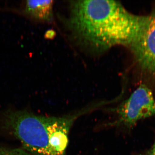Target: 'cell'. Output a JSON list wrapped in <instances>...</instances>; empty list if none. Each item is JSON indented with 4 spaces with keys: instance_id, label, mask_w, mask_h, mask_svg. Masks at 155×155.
<instances>
[{
    "instance_id": "6",
    "label": "cell",
    "mask_w": 155,
    "mask_h": 155,
    "mask_svg": "<svg viewBox=\"0 0 155 155\" xmlns=\"http://www.w3.org/2000/svg\"><path fill=\"white\" fill-rule=\"evenodd\" d=\"M141 155H155V141L151 147Z\"/></svg>"
},
{
    "instance_id": "7",
    "label": "cell",
    "mask_w": 155,
    "mask_h": 155,
    "mask_svg": "<svg viewBox=\"0 0 155 155\" xmlns=\"http://www.w3.org/2000/svg\"><path fill=\"white\" fill-rule=\"evenodd\" d=\"M0 155H20L17 154V153H0Z\"/></svg>"
},
{
    "instance_id": "1",
    "label": "cell",
    "mask_w": 155,
    "mask_h": 155,
    "mask_svg": "<svg viewBox=\"0 0 155 155\" xmlns=\"http://www.w3.org/2000/svg\"><path fill=\"white\" fill-rule=\"evenodd\" d=\"M144 18L130 14L116 1H76L70 4L68 22L80 42L104 51L116 45L130 46L141 30Z\"/></svg>"
},
{
    "instance_id": "3",
    "label": "cell",
    "mask_w": 155,
    "mask_h": 155,
    "mask_svg": "<svg viewBox=\"0 0 155 155\" xmlns=\"http://www.w3.org/2000/svg\"><path fill=\"white\" fill-rule=\"evenodd\" d=\"M113 111L116 119L111 125L132 128L140 120L155 116V99L152 91L145 84H140Z\"/></svg>"
},
{
    "instance_id": "2",
    "label": "cell",
    "mask_w": 155,
    "mask_h": 155,
    "mask_svg": "<svg viewBox=\"0 0 155 155\" xmlns=\"http://www.w3.org/2000/svg\"><path fill=\"white\" fill-rule=\"evenodd\" d=\"M95 105L61 117L23 115L14 123L15 133L28 149L38 155H67L69 131L78 118L98 108Z\"/></svg>"
},
{
    "instance_id": "5",
    "label": "cell",
    "mask_w": 155,
    "mask_h": 155,
    "mask_svg": "<svg viewBox=\"0 0 155 155\" xmlns=\"http://www.w3.org/2000/svg\"><path fill=\"white\" fill-rule=\"evenodd\" d=\"M53 1H27L24 14L35 20L49 22L53 19Z\"/></svg>"
},
{
    "instance_id": "4",
    "label": "cell",
    "mask_w": 155,
    "mask_h": 155,
    "mask_svg": "<svg viewBox=\"0 0 155 155\" xmlns=\"http://www.w3.org/2000/svg\"><path fill=\"white\" fill-rule=\"evenodd\" d=\"M130 47L142 67L155 72V13L145 17L141 30Z\"/></svg>"
}]
</instances>
